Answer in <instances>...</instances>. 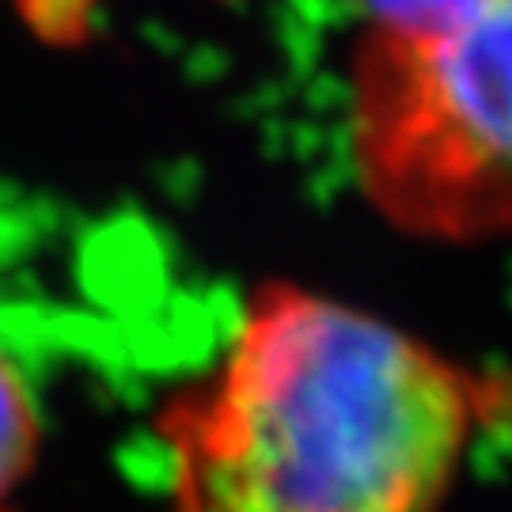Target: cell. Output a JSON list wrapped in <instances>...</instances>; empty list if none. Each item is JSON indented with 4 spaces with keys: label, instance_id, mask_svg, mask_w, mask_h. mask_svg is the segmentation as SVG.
<instances>
[{
    "label": "cell",
    "instance_id": "obj_1",
    "mask_svg": "<svg viewBox=\"0 0 512 512\" xmlns=\"http://www.w3.org/2000/svg\"><path fill=\"white\" fill-rule=\"evenodd\" d=\"M497 403L365 311L266 289L171 414L175 509L437 512Z\"/></svg>",
    "mask_w": 512,
    "mask_h": 512
},
{
    "label": "cell",
    "instance_id": "obj_2",
    "mask_svg": "<svg viewBox=\"0 0 512 512\" xmlns=\"http://www.w3.org/2000/svg\"><path fill=\"white\" fill-rule=\"evenodd\" d=\"M353 160L368 198L414 232L478 239L509 217V0L414 27H365Z\"/></svg>",
    "mask_w": 512,
    "mask_h": 512
},
{
    "label": "cell",
    "instance_id": "obj_3",
    "mask_svg": "<svg viewBox=\"0 0 512 512\" xmlns=\"http://www.w3.org/2000/svg\"><path fill=\"white\" fill-rule=\"evenodd\" d=\"M35 448V403L19 368L0 349V497L16 486Z\"/></svg>",
    "mask_w": 512,
    "mask_h": 512
},
{
    "label": "cell",
    "instance_id": "obj_4",
    "mask_svg": "<svg viewBox=\"0 0 512 512\" xmlns=\"http://www.w3.org/2000/svg\"><path fill=\"white\" fill-rule=\"evenodd\" d=\"M346 4L361 12L365 27H414V23L459 16L482 0H346Z\"/></svg>",
    "mask_w": 512,
    "mask_h": 512
}]
</instances>
